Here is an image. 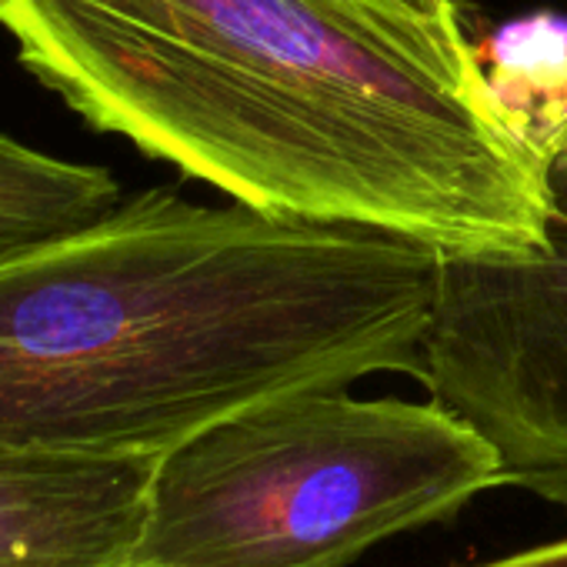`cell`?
Instances as JSON below:
<instances>
[{
	"label": "cell",
	"mask_w": 567,
	"mask_h": 567,
	"mask_svg": "<svg viewBox=\"0 0 567 567\" xmlns=\"http://www.w3.org/2000/svg\"><path fill=\"white\" fill-rule=\"evenodd\" d=\"M21 68L87 127L227 200L517 260L547 134L457 0H0Z\"/></svg>",
	"instance_id": "6da1fadb"
},
{
	"label": "cell",
	"mask_w": 567,
	"mask_h": 567,
	"mask_svg": "<svg viewBox=\"0 0 567 567\" xmlns=\"http://www.w3.org/2000/svg\"><path fill=\"white\" fill-rule=\"evenodd\" d=\"M441 270L371 227L124 194L0 257V451L161 457L274 398L414 378Z\"/></svg>",
	"instance_id": "7a4b0ae2"
},
{
	"label": "cell",
	"mask_w": 567,
	"mask_h": 567,
	"mask_svg": "<svg viewBox=\"0 0 567 567\" xmlns=\"http://www.w3.org/2000/svg\"><path fill=\"white\" fill-rule=\"evenodd\" d=\"M494 487L497 447L437 398L298 391L161 454L127 567H348Z\"/></svg>",
	"instance_id": "3957f363"
},
{
	"label": "cell",
	"mask_w": 567,
	"mask_h": 567,
	"mask_svg": "<svg viewBox=\"0 0 567 567\" xmlns=\"http://www.w3.org/2000/svg\"><path fill=\"white\" fill-rule=\"evenodd\" d=\"M550 220L517 260H444L414 381L501 454L504 484L567 514V107L544 124Z\"/></svg>",
	"instance_id": "277c9868"
},
{
	"label": "cell",
	"mask_w": 567,
	"mask_h": 567,
	"mask_svg": "<svg viewBox=\"0 0 567 567\" xmlns=\"http://www.w3.org/2000/svg\"><path fill=\"white\" fill-rule=\"evenodd\" d=\"M157 454L0 451V567H127Z\"/></svg>",
	"instance_id": "5b68a950"
},
{
	"label": "cell",
	"mask_w": 567,
	"mask_h": 567,
	"mask_svg": "<svg viewBox=\"0 0 567 567\" xmlns=\"http://www.w3.org/2000/svg\"><path fill=\"white\" fill-rule=\"evenodd\" d=\"M124 200L121 181L0 131V257L97 224Z\"/></svg>",
	"instance_id": "8992f818"
},
{
	"label": "cell",
	"mask_w": 567,
	"mask_h": 567,
	"mask_svg": "<svg viewBox=\"0 0 567 567\" xmlns=\"http://www.w3.org/2000/svg\"><path fill=\"white\" fill-rule=\"evenodd\" d=\"M454 567H567V537L537 544V547H524L494 560H481V564H454Z\"/></svg>",
	"instance_id": "52a82bcc"
},
{
	"label": "cell",
	"mask_w": 567,
	"mask_h": 567,
	"mask_svg": "<svg viewBox=\"0 0 567 567\" xmlns=\"http://www.w3.org/2000/svg\"><path fill=\"white\" fill-rule=\"evenodd\" d=\"M414 4H431V0H414Z\"/></svg>",
	"instance_id": "ba28073f"
}]
</instances>
